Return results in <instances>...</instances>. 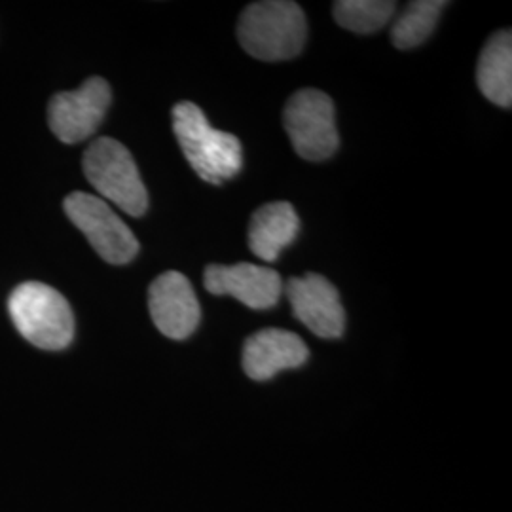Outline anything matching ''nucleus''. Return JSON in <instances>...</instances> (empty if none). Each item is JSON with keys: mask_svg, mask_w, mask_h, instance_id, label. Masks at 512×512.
Returning a JSON list of instances; mask_svg holds the SVG:
<instances>
[{"mask_svg": "<svg viewBox=\"0 0 512 512\" xmlns=\"http://www.w3.org/2000/svg\"><path fill=\"white\" fill-rule=\"evenodd\" d=\"M173 131L188 164L205 183L222 184L241 171V141L213 128L198 105L181 101L173 107Z\"/></svg>", "mask_w": 512, "mask_h": 512, "instance_id": "obj_1", "label": "nucleus"}, {"mask_svg": "<svg viewBox=\"0 0 512 512\" xmlns=\"http://www.w3.org/2000/svg\"><path fill=\"white\" fill-rule=\"evenodd\" d=\"M308 23L302 8L289 0L249 4L238 23L241 48L262 61L293 59L304 50Z\"/></svg>", "mask_w": 512, "mask_h": 512, "instance_id": "obj_2", "label": "nucleus"}, {"mask_svg": "<svg viewBox=\"0 0 512 512\" xmlns=\"http://www.w3.org/2000/svg\"><path fill=\"white\" fill-rule=\"evenodd\" d=\"M8 310L19 334L37 348L59 351L73 342V310L63 294L44 283L19 285L8 300Z\"/></svg>", "mask_w": 512, "mask_h": 512, "instance_id": "obj_3", "label": "nucleus"}, {"mask_svg": "<svg viewBox=\"0 0 512 512\" xmlns=\"http://www.w3.org/2000/svg\"><path fill=\"white\" fill-rule=\"evenodd\" d=\"M84 173L107 202L118 205L131 217H143L148 209V194L139 169L128 148L122 143L101 137L84 152Z\"/></svg>", "mask_w": 512, "mask_h": 512, "instance_id": "obj_4", "label": "nucleus"}, {"mask_svg": "<svg viewBox=\"0 0 512 512\" xmlns=\"http://www.w3.org/2000/svg\"><path fill=\"white\" fill-rule=\"evenodd\" d=\"M283 122L300 158L323 162L338 150L336 110L327 93L311 88L294 93L283 112Z\"/></svg>", "mask_w": 512, "mask_h": 512, "instance_id": "obj_5", "label": "nucleus"}, {"mask_svg": "<svg viewBox=\"0 0 512 512\" xmlns=\"http://www.w3.org/2000/svg\"><path fill=\"white\" fill-rule=\"evenodd\" d=\"M63 205L74 226L109 264H128L139 253V241L105 200L86 192H73Z\"/></svg>", "mask_w": 512, "mask_h": 512, "instance_id": "obj_6", "label": "nucleus"}, {"mask_svg": "<svg viewBox=\"0 0 512 512\" xmlns=\"http://www.w3.org/2000/svg\"><path fill=\"white\" fill-rule=\"evenodd\" d=\"M110 86L103 78L86 80L76 92L57 93L48 107V122L55 137L74 145L92 137L107 116Z\"/></svg>", "mask_w": 512, "mask_h": 512, "instance_id": "obj_7", "label": "nucleus"}, {"mask_svg": "<svg viewBox=\"0 0 512 512\" xmlns=\"http://www.w3.org/2000/svg\"><path fill=\"white\" fill-rule=\"evenodd\" d=\"M294 317L325 340H336L346 329V311L336 287L323 275L293 277L283 287Z\"/></svg>", "mask_w": 512, "mask_h": 512, "instance_id": "obj_8", "label": "nucleus"}, {"mask_svg": "<svg viewBox=\"0 0 512 512\" xmlns=\"http://www.w3.org/2000/svg\"><path fill=\"white\" fill-rule=\"evenodd\" d=\"M148 308L154 325L171 340H186L202 319L196 291L181 272H165L152 281Z\"/></svg>", "mask_w": 512, "mask_h": 512, "instance_id": "obj_9", "label": "nucleus"}, {"mask_svg": "<svg viewBox=\"0 0 512 512\" xmlns=\"http://www.w3.org/2000/svg\"><path fill=\"white\" fill-rule=\"evenodd\" d=\"M205 289L215 296H234L251 310H270L283 294V281L268 266L239 262L232 266L211 264L203 274Z\"/></svg>", "mask_w": 512, "mask_h": 512, "instance_id": "obj_10", "label": "nucleus"}, {"mask_svg": "<svg viewBox=\"0 0 512 512\" xmlns=\"http://www.w3.org/2000/svg\"><path fill=\"white\" fill-rule=\"evenodd\" d=\"M308 355L310 351L298 334L264 329L247 338L243 346V370L251 380L266 382L281 370L304 365Z\"/></svg>", "mask_w": 512, "mask_h": 512, "instance_id": "obj_11", "label": "nucleus"}, {"mask_svg": "<svg viewBox=\"0 0 512 512\" xmlns=\"http://www.w3.org/2000/svg\"><path fill=\"white\" fill-rule=\"evenodd\" d=\"M300 230V219L293 205L274 202L256 209L249 226V247L264 262H275L291 245Z\"/></svg>", "mask_w": 512, "mask_h": 512, "instance_id": "obj_12", "label": "nucleus"}, {"mask_svg": "<svg viewBox=\"0 0 512 512\" xmlns=\"http://www.w3.org/2000/svg\"><path fill=\"white\" fill-rule=\"evenodd\" d=\"M478 88L497 107L512 105V33L499 31L490 38L478 59Z\"/></svg>", "mask_w": 512, "mask_h": 512, "instance_id": "obj_13", "label": "nucleus"}, {"mask_svg": "<svg viewBox=\"0 0 512 512\" xmlns=\"http://www.w3.org/2000/svg\"><path fill=\"white\" fill-rule=\"evenodd\" d=\"M446 6H448V2H444V0L410 2L391 27L393 46L399 50H412V48L423 44L433 33L440 14Z\"/></svg>", "mask_w": 512, "mask_h": 512, "instance_id": "obj_14", "label": "nucleus"}, {"mask_svg": "<svg viewBox=\"0 0 512 512\" xmlns=\"http://www.w3.org/2000/svg\"><path fill=\"white\" fill-rule=\"evenodd\" d=\"M397 12L391 0H338L334 2V19L340 27L357 35H370L385 27Z\"/></svg>", "mask_w": 512, "mask_h": 512, "instance_id": "obj_15", "label": "nucleus"}]
</instances>
